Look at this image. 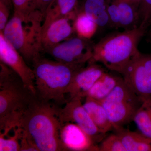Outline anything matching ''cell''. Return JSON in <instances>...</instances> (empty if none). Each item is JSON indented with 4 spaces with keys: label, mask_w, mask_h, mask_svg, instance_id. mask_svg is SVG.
Masks as SVG:
<instances>
[{
    "label": "cell",
    "mask_w": 151,
    "mask_h": 151,
    "mask_svg": "<svg viewBox=\"0 0 151 151\" xmlns=\"http://www.w3.org/2000/svg\"><path fill=\"white\" fill-rule=\"evenodd\" d=\"M105 72L104 68L97 63L88 62L86 66L76 73L68 88L66 94L69 95L68 100L85 98L89 89Z\"/></svg>",
    "instance_id": "11"
},
{
    "label": "cell",
    "mask_w": 151,
    "mask_h": 151,
    "mask_svg": "<svg viewBox=\"0 0 151 151\" xmlns=\"http://www.w3.org/2000/svg\"><path fill=\"white\" fill-rule=\"evenodd\" d=\"M99 149L100 151H127L121 138L116 133L103 139Z\"/></svg>",
    "instance_id": "23"
},
{
    "label": "cell",
    "mask_w": 151,
    "mask_h": 151,
    "mask_svg": "<svg viewBox=\"0 0 151 151\" xmlns=\"http://www.w3.org/2000/svg\"><path fill=\"white\" fill-rule=\"evenodd\" d=\"M83 106L96 127L104 134L114 130L106 110L100 101L90 97H85Z\"/></svg>",
    "instance_id": "14"
},
{
    "label": "cell",
    "mask_w": 151,
    "mask_h": 151,
    "mask_svg": "<svg viewBox=\"0 0 151 151\" xmlns=\"http://www.w3.org/2000/svg\"><path fill=\"white\" fill-rule=\"evenodd\" d=\"M122 75L124 82L143 102L151 98V54L140 52Z\"/></svg>",
    "instance_id": "7"
},
{
    "label": "cell",
    "mask_w": 151,
    "mask_h": 151,
    "mask_svg": "<svg viewBox=\"0 0 151 151\" xmlns=\"http://www.w3.org/2000/svg\"><path fill=\"white\" fill-rule=\"evenodd\" d=\"M77 1V0H55L45 14L42 32L52 22L75 12Z\"/></svg>",
    "instance_id": "17"
},
{
    "label": "cell",
    "mask_w": 151,
    "mask_h": 151,
    "mask_svg": "<svg viewBox=\"0 0 151 151\" xmlns=\"http://www.w3.org/2000/svg\"><path fill=\"white\" fill-rule=\"evenodd\" d=\"M117 3L120 13V28L125 30L139 27V10L136 9L130 3L126 1H119Z\"/></svg>",
    "instance_id": "19"
},
{
    "label": "cell",
    "mask_w": 151,
    "mask_h": 151,
    "mask_svg": "<svg viewBox=\"0 0 151 151\" xmlns=\"http://www.w3.org/2000/svg\"><path fill=\"white\" fill-rule=\"evenodd\" d=\"M55 0H35V10L40 11L44 16Z\"/></svg>",
    "instance_id": "29"
},
{
    "label": "cell",
    "mask_w": 151,
    "mask_h": 151,
    "mask_svg": "<svg viewBox=\"0 0 151 151\" xmlns=\"http://www.w3.org/2000/svg\"><path fill=\"white\" fill-rule=\"evenodd\" d=\"M0 1L4 3L10 8L12 7V6H13L12 0H0Z\"/></svg>",
    "instance_id": "30"
},
{
    "label": "cell",
    "mask_w": 151,
    "mask_h": 151,
    "mask_svg": "<svg viewBox=\"0 0 151 151\" xmlns=\"http://www.w3.org/2000/svg\"><path fill=\"white\" fill-rule=\"evenodd\" d=\"M0 60L8 65L19 76L25 86L35 93V75L20 53L5 38L0 32Z\"/></svg>",
    "instance_id": "10"
},
{
    "label": "cell",
    "mask_w": 151,
    "mask_h": 151,
    "mask_svg": "<svg viewBox=\"0 0 151 151\" xmlns=\"http://www.w3.org/2000/svg\"><path fill=\"white\" fill-rule=\"evenodd\" d=\"M122 78L113 73L105 72L89 89L86 97L102 101L111 93Z\"/></svg>",
    "instance_id": "16"
},
{
    "label": "cell",
    "mask_w": 151,
    "mask_h": 151,
    "mask_svg": "<svg viewBox=\"0 0 151 151\" xmlns=\"http://www.w3.org/2000/svg\"><path fill=\"white\" fill-rule=\"evenodd\" d=\"M60 138L65 151H99L97 143L74 123L63 124Z\"/></svg>",
    "instance_id": "13"
},
{
    "label": "cell",
    "mask_w": 151,
    "mask_h": 151,
    "mask_svg": "<svg viewBox=\"0 0 151 151\" xmlns=\"http://www.w3.org/2000/svg\"><path fill=\"white\" fill-rule=\"evenodd\" d=\"M44 16L36 10L28 16L14 13L3 32L8 41L30 65L41 56V35Z\"/></svg>",
    "instance_id": "5"
},
{
    "label": "cell",
    "mask_w": 151,
    "mask_h": 151,
    "mask_svg": "<svg viewBox=\"0 0 151 151\" xmlns=\"http://www.w3.org/2000/svg\"><path fill=\"white\" fill-rule=\"evenodd\" d=\"M14 13L26 17L36 10L35 0H12Z\"/></svg>",
    "instance_id": "24"
},
{
    "label": "cell",
    "mask_w": 151,
    "mask_h": 151,
    "mask_svg": "<svg viewBox=\"0 0 151 151\" xmlns=\"http://www.w3.org/2000/svg\"><path fill=\"white\" fill-rule=\"evenodd\" d=\"M146 30L134 29L108 35L93 45L91 62L100 63L109 70L122 74L140 52L138 44Z\"/></svg>",
    "instance_id": "4"
},
{
    "label": "cell",
    "mask_w": 151,
    "mask_h": 151,
    "mask_svg": "<svg viewBox=\"0 0 151 151\" xmlns=\"http://www.w3.org/2000/svg\"><path fill=\"white\" fill-rule=\"evenodd\" d=\"M58 113L62 124L72 123L78 125L97 144L105 138V134L100 132L96 127L81 100H68L64 107H58Z\"/></svg>",
    "instance_id": "9"
},
{
    "label": "cell",
    "mask_w": 151,
    "mask_h": 151,
    "mask_svg": "<svg viewBox=\"0 0 151 151\" xmlns=\"http://www.w3.org/2000/svg\"><path fill=\"white\" fill-rule=\"evenodd\" d=\"M21 128H14V135L10 136L9 134L0 133V151H20V146L19 138L21 132Z\"/></svg>",
    "instance_id": "22"
},
{
    "label": "cell",
    "mask_w": 151,
    "mask_h": 151,
    "mask_svg": "<svg viewBox=\"0 0 151 151\" xmlns=\"http://www.w3.org/2000/svg\"><path fill=\"white\" fill-rule=\"evenodd\" d=\"M74 27L76 35L89 40L97 32L98 26L91 17L81 11L77 12L74 20Z\"/></svg>",
    "instance_id": "20"
},
{
    "label": "cell",
    "mask_w": 151,
    "mask_h": 151,
    "mask_svg": "<svg viewBox=\"0 0 151 151\" xmlns=\"http://www.w3.org/2000/svg\"><path fill=\"white\" fill-rule=\"evenodd\" d=\"M109 25L115 28H120V13L117 3L109 4L107 7Z\"/></svg>",
    "instance_id": "26"
},
{
    "label": "cell",
    "mask_w": 151,
    "mask_h": 151,
    "mask_svg": "<svg viewBox=\"0 0 151 151\" xmlns=\"http://www.w3.org/2000/svg\"><path fill=\"white\" fill-rule=\"evenodd\" d=\"M93 45L76 35L47 50L55 60L71 64H86L92 58Z\"/></svg>",
    "instance_id": "8"
},
{
    "label": "cell",
    "mask_w": 151,
    "mask_h": 151,
    "mask_svg": "<svg viewBox=\"0 0 151 151\" xmlns=\"http://www.w3.org/2000/svg\"><path fill=\"white\" fill-rule=\"evenodd\" d=\"M139 14V27L147 30L151 25V0H142Z\"/></svg>",
    "instance_id": "25"
},
{
    "label": "cell",
    "mask_w": 151,
    "mask_h": 151,
    "mask_svg": "<svg viewBox=\"0 0 151 151\" xmlns=\"http://www.w3.org/2000/svg\"><path fill=\"white\" fill-rule=\"evenodd\" d=\"M148 39L150 40L151 41V31L149 34Z\"/></svg>",
    "instance_id": "31"
},
{
    "label": "cell",
    "mask_w": 151,
    "mask_h": 151,
    "mask_svg": "<svg viewBox=\"0 0 151 151\" xmlns=\"http://www.w3.org/2000/svg\"><path fill=\"white\" fill-rule=\"evenodd\" d=\"M35 97L22 117L18 127L34 142L39 151H65L60 138L62 123L58 107Z\"/></svg>",
    "instance_id": "1"
},
{
    "label": "cell",
    "mask_w": 151,
    "mask_h": 151,
    "mask_svg": "<svg viewBox=\"0 0 151 151\" xmlns=\"http://www.w3.org/2000/svg\"><path fill=\"white\" fill-rule=\"evenodd\" d=\"M85 65L68 64L41 56L32 65L36 97L59 107L65 104L68 88L76 73Z\"/></svg>",
    "instance_id": "2"
},
{
    "label": "cell",
    "mask_w": 151,
    "mask_h": 151,
    "mask_svg": "<svg viewBox=\"0 0 151 151\" xmlns=\"http://www.w3.org/2000/svg\"><path fill=\"white\" fill-rule=\"evenodd\" d=\"M21 129L19 138L20 151H39L31 138Z\"/></svg>",
    "instance_id": "27"
},
{
    "label": "cell",
    "mask_w": 151,
    "mask_h": 151,
    "mask_svg": "<svg viewBox=\"0 0 151 151\" xmlns=\"http://www.w3.org/2000/svg\"><path fill=\"white\" fill-rule=\"evenodd\" d=\"M77 13L75 11L56 20L44 30L41 35L42 52H46L52 47L73 37L75 33L74 23Z\"/></svg>",
    "instance_id": "12"
},
{
    "label": "cell",
    "mask_w": 151,
    "mask_h": 151,
    "mask_svg": "<svg viewBox=\"0 0 151 151\" xmlns=\"http://www.w3.org/2000/svg\"><path fill=\"white\" fill-rule=\"evenodd\" d=\"M0 131L8 134L19 127L23 115L35 94L21 78L0 61Z\"/></svg>",
    "instance_id": "3"
},
{
    "label": "cell",
    "mask_w": 151,
    "mask_h": 151,
    "mask_svg": "<svg viewBox=\"0 0 151 151\" xmlns=\"http://www.w3.org/2000/svg\"><path fill=\"white\" fill-rule=\"evenodd\" d=\"M133 122L141 133L151 138V98L143 102Z\"/></svg>",
    "instance_id": "21"
},
{
    "label": "cell",
    "mask_w": 151,
    "mask_h": 151,
    "mask_svg": "<svg viewBox=\"0 0 151 151\" xmlns=\"http://www.w3.org/2000/svg\"><path fill=\"white\" fill-rule=\"evenodd\" d=\"M100 102L107 112L114 130L133 122L143 103L124 82L123 78Z\"/></svg>",
    "instance_id": "6"
},
{
    "label": "cell",
    "mask_w": 151,
    "mask_h": 151,
    "mask_svg": "<svg viewBox=\"0 0 151 151\" xmlns=\"http://www.w3.org/2000/svg\"><path fill=\"white\" fill-rule=\"evenodd\" d=\"M11 8L0 1V32H3L8 22Z\"/></svg>",
    "instance_id": "28"
},
{
    "label": "cell",
    "mask_w": 151,
    "mask_h": 151,
    "mask_svg": "<svg viewBox=\"0 0 151 151\" xmlns=\"http://www.w3.org/2000/svg\"><path fill=\"white\" fill-rule=\"evenodd\" d=\"M108 5L105 0H86L82 11L97 23L98 27H104L109 25Z\"/></svg>",
    "instance_id": "18"
},
{
    "label": "cell",
    "mask_w": 151,
    "mask_h": 151,
    "mask_svg": "<svg viewBox=\"0 0 151 151\" xmlns=\"http://www.w3.org/2000/svg\"><path fill=\"white\" fill-rule=\"evenodd\" d=\"M127 151H151V138L142 133L119 127L114 130Z\"/></svg>",
    "instance_id": "15"
}]
</instances>
